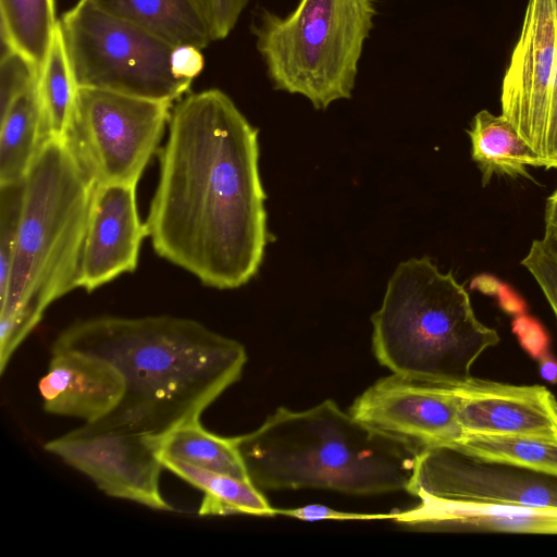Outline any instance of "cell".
<instances>
[{
  "label": "cell",
  "instance_id": "6da1fadb",
  "mask_svg": "<svg viewBox=\"0 0 557 557\" xmlns=\"http://www.w3.org/2000/svg\"><path fill=\"white\" fill-rule=\"evenodd\" d=\"M146 227L159 257L203 285L234 289L259 271L268 243L259 129L224 91L174 102Z\"/></svg>",
  "mask_w": 557,
  "mask_h": 557
},
{
  "label": "cell",
  "instance_id": "7a4b0ae2",
  "mask_svg": "<svg viewBox=\"0 0 557 557\" xmlns=\"http://www.w3.org/2000/svg\"><path fill=\"white\" fill-rule=\"evenodd\" d=\"M59 350L99 356L124 377L120 405L89 424L153 435L200 420L240 379L247 361L239 342L168 314L77 320L57 336L51 351Z\"/></svg>",
  "mask_w": 557,
  "mask_h": 557
},
{
  "label": "cell",
  "instance_id": "3957f363",
  "mask_svg": "<svg viewBox=\"0 0 557 557\" xmlns=\"http://www.w3.org/2000/svg\"><path fill=\"white\" fill-rule=\"evenodd\" d=\"M233 440L259 490L407 491L421 450L331 399L301 411L277 408L258 429Z\"/></svg>",
  "mask_w": 557,
  "mask_h": 557
},
{
  "label": "cell",
  "instance_id": "277c9868",
  "mask_svg": "<svg viewBox=\"0 0 557 557\" xmlns=\"http://www.w3.org/2000/svg\"><path fill=\"white\" fill-rule=\"evenodd\" d=\"M96 189L64 139L45 140L26 176L13 260L0 294V370L48 307L77 288Z\"/></svg>",
  "mask_w": 557,
  "mask_h": 557
},
{
  "label": "cell",
  "instance_id": "5b68a950",
  "mask_svg": "<svg viewBox=\"0 0 557 557\" xmlns=\"http://www.w3.org/2000/svg\"><path fill=\"white\" fill-rule=\"evenodd\" d=\"M371 320L377 361L395 374L431 382H466L475 360L500 339L476 318L451 272H440L429 257L399 263Z\"/></svg>",
  "mask_w": 557,
  "mask_h": 557
},
{
  "label": "cell",
  "instance_id": "8992f818",
  "mask_svg": "<svg viewBox=\"0 0 557 557\" xmlns=\"http://www.w3.org/2000/svg\"><path fill=\"white\" fill-rule=\"evenodd\" d=\"M375 15L373 0H299L285 17L262 9L251 29L274 88L323 110L351 97Z\"/></svg>",
  "mask_w": 557,
  "mask_h": 557
},
{
  "label": "cell",
  "instance_id": "52a82bcc",
  "mask_svg": "<svg viewBox=\"0 0 557 557\" xmlns=\"http://www.w3.org/2000/svg\"><path fill=\"white\" fill-rule=\"evenodd\" d=\"M76 87L174 103L193 81L171 71L172 45L89 0H78L59 20Z\"/></svg>",
  "mask_w": 557,
  "mask_h": 557
},
{
  "label": "cell",
  "instance_id": "ba28073f",
  "mask_svg": "<svg viewBox=\"0 0 557 557\" xmlns=\"http://www.w3.org/2000/svg\"><path fill=\"white\" fill-rule=\"evenodd\" d=\"M174 103L76 87L64 141L96 186H137Z\"/></svg>",
  "mask_w": 557,
  "mask_h": 557
},
{
  "label": "cell",
  "instance_id": "9c48e42d",
  "mask_svg": "<svg viewBox=\"0 0 557 557\" xmlns=\"http://www.w3.org/2000/svg\"><path fill=\"white\" fill-rule=\"evenodd\" d=\"M500 108L546 169H557V0H528Z\"/></svg>",
  "mask_w": 557,
  "mask_h": 557
},
{
  "label": "cell",
  "instance_id": "30bf717a",
  "mask_svg": "<svg viewBox=\"0 0 557 557\" xmlns=\"http://www.w3.org/2000/svg\"><path fill=\"white\" fill-rule=\"evenodd\" d=\"M407 492L419 500L557 508V475L457 446L421 449Z\"/></svg>",
  "mask_w": 557,
  "mask_h": 557
},
{
  "label": "cell",
  "instance_id": "8fae6325",
  "mask_svg": "<svg viewBox=\"0 0 557 557\" xmlns=\"http://www.w3.org/2000/svg\"><path fill=\"white\" fill-rule=\"evenodd\" d=\"M111 497L153 510L173 511L160 491L163 468L157 435L103 429L89 423L44 444Z\"/></svg>",
  "mask_w": 557,
  "mask_h": 557
},
{
  "label": "cell",
  "instance_id": "7c38bea8",
  "mask_svg": "<svg viewBox=\"0 0 557 557\" xmlns=\"http://www.w3.org/2000/svg\"><path fill=\"white\" fill-rule=\"evenodd\" d=\"M349 412L366 424L421 449L453 446L465 436L453 384L393 373L366 389Z\"/></svg>",
  "mask_w": 557,
  "mask_h": 557
},
{
  "label": "cell",
  "instance_id": "4fadbf2b",
  "mask_svg": "<svg viewBox=\"0 0 557 557\" xmlns=\"http://www.w3.org/2000/svg\"><path fill=\"white\" fill-rule=\"evenodd\" d=\"M148 236L139 219L136 186L108 183L96 186L79 264L77 288L88 293L132 273Z\"/></svg>",
  "mask_w": 557,
  "mask_h": 557
},
{
  "label": "cell",
  "instance_id": "5bb4252c",
  "mask_svg": "<svg viewBox=\"0 0 557 557\" xmlns=\"http://www.w3.org/2000/svg\"><path fill=\"white\" fill-rule=\"evenodd\" d=\"M465 435L557 438V399L543 385H512L470 377L453 384Z\"/></svg>",
  "mask_w": 557,
  "mask_h": 557
},
{
  "label": "cell",
  "instance_id": "9a60e30c",
  "mask_svg": "<svg viewBox=\"0 0 557 557\" xmlns=\"http://www.w3.org/2000/svg\"><path fill=\"white\" fill-rule=\"evenodd\" d=\"M38 389L46 412L91 423L120 405L125 381L112 363L99 356L59 350L51 351Z\"/></svg>",
  "mask_w": 557,
  "mask_h": 557
},
{
  "label": "cell",
  "instance_id": "2e32d148",
  "mask_svg": "<svg viewBox=\"0 0 557 557\" xmlns=\"http://www.w3.org/2000/svg\"><path fill=\"white\" fill-rule=\"evenodd\" d=\"M394 520L448 531L557 534V508L419 500Z\"/></svg>",
  "mask_w": 557,
  "mask_h": 557
},
{
  "label": "cell",
  "instance_id": "e0dca14e",
  "mask_svg": "<svg viewBox=\"0 0 557 557\" xmlns=\"http://www.w3.org/2000/svg\"><path fill=\"white\" fill-rule=\"evenodd\" d=\"M100 10L144 28L173 47L207 48L213 40L196 0H89Z\"/></svg>",
  "mask_w": 557,
  "mask_h": 557
},
{
  "label": "cell",
  "instance_id": "ac0fdd59",
  "mask_svg": "<svg viewBox=\"0 0 557 557\" xmlns=\"http://www.w3.org/2000/svg\"><path fill=\"white\" fill-rule=\"evenodd\" d=\"M468 134L471 158L481 172L482 186H486L494 175L532 178L527 166L546 169L544 159L502 114L479 111Z\"/></svg>",
  "mask_w": 557,
  "mask_h": 557
},
{
  "label": "cell",
  "instance_id": "d6986e66",
  "mask_svg": "<svg viewBox=\"0 0 557 557\" xmlns=\"http://www.w3.org/2000/svg\"><path fill=\"white\" fill-rule=\"evenodd\" d=\"M42 143L37 79L0 113V185L24 180Z\"/></svg>",
  "mask_w": 557,
  "mask_h": 557
},
{
  "label": "cell",
  "instance_id": "ffe728a7",
  "mask_svg": "<svg viewBox=\"0 0 557 557\" xmlns=\"http://www.w3.org/2000/svg\"><path fill=\"white\" fill-rule=\"evenodd\" d=\"M163 468L203 493L199 516L276 515L260 490L250 481L206 470L176 459L161 457Z\"/></svg>",
  "mask_w": 557,
  "mask_h": 557
},
{
  "label": "cell",
  "instance_id": "44dd1931",
  "mask_svg": "<svg viewBox=\"0 0 557 557\" xmlns=\"http://www.w3.org/2000/svg\"><path fill=\"white\" fill-rule=\"evenodd\" d=\"M159 458L176 459L206 470L249 480L233 437L206 430L200 420L182 423L157 435Z\"/></svg>",
  "mask_w": 557,
  "mask_h": 557
},
{
  "label": "cell",
  "instance_id": "7402d4cb",
  "mask_svg": "<svg viewBox=\"0 0 557 557\" xmlns=\"http://www.w3.org/2000/svg\"><path fill=\"white\" fill-rule=\"evenodd\" d=\"M58 21L54 0H0L1 48L21 53L40 74Z\"/></svg>",
  "mask_w": 557,
  "mask_h": 557
},
{
  "label": "cell",
  "instance_id": "603a6c76",
  "mask_svg": "<svg viewBox=\"0 0 557 557\" xmlns=\"http://www.w3.org/2000/svg\"><path fill=\"white\" fill-rule=\"evenodd\" d=\"M76 86L67 59L59 21L38 77V98L44 141L63 139Z\"/></svg>",
  "mask_w": 557,
  "mask_h": 557
},
{
  "label": "cell",
  "instance_id": "cb8c5ba5",
  "mask_svg": "<svg viewBox=\"0 0 557 557\" xmlns=\"http://www.w3.org/2000/svg\"><path fill=\"white\" fill-rule=\"evenodd\" d=\"M473 455L557 475V438L525 435L470 434L456 445Z\"/></svg>",
  "mask_w": 557,
  "mask_h": 557
},
{
  "label": "cell",
  "instance_id": "d4e9b609",
  "mask_svg": "<svg viewBox=\"0 0 557 557\" xmlns=\"http://www.w3.org/2000/svg\"><path fill=\"white\" fill-rule=\"evenodd\" d=\"M25 178L0 185V294L13 260L24 205Z\"/></svg>",
  "mask_w": 557,
  "mask_h": 557
},
{
  "label": "cell",
  "instance_id": "484cf974",
  "mask_svg": "<svg viewBox=\"0 0 557 557\" xmlns=\"http://www.w3.org/2000/svg\"><path fill=\"white\" fill-rule=\"evenodd\" d=\"M521 264L537 282L557 320V249L544 237L535 239Z\"/></svg>",
  "mask_w": 557,
  "mask_h": 557
},
{
  "label": "cell",
  "instance_id": "4316f807",
  "mask_svg": "<svg viewBox=\"0 0 557 557\" xmlns=\"http://www.w3.org/2000/svg\"><path fill=\"white\" fill-rule=\"evenodd\" d=\"M39 77L34 64L10 48H1L0 57V113L22 91Z\"/></svg>",
  "mask_w": 557,
  "mask_h": 557
},
{
  "label": "cell",
  "instance_id": "83f0119b",
  "mask_svg": "<svg viewBox=\"0 0 557 557\" xmlns=\"http://www.w3.org/2000/svg\"><path fill=\"white\" fill-rule=\"evenodd\" d=\"M250 0H196L213 41L225 39Z\"/></svg>",
  "mask_w": 557,
  "mask_h": 557
},
{
  "label": "cell",
  "instance_id": "f1b7e54d",
  "mask_svg": "<svg viewBox=\"0 0 557 557\" xmlns=\"http://www.w3.org/2000/svg\"><path fill=\"white\" fill-rule=\"evenodd\" d=\"M276 515L298 518L307 521L321 520H376L394 519L395 512L388 513H363L335 510L323 505H306L294 509H276Z\"/></svg>",
  "mask_w": 557,
  "mask_h": 557
},
{
  "label": "cell",
  "instance_id": "f546056e",
  "mask_svg": "<svg viewBox=\"0 0 557 557\" xmlns=\"http://www.w3.org/2000/svg\"><path fill=\"white\" fill-rule=\"evenodd\" d=\"M205 58L194 46L174 47L171 53V71L178 79L194 81L203 70Z\"/></svg>",
  "mask_w": 557,
  "mask_h": 557
},
{
  "label": "cell",
  "instance_id": "4dcf8cb0",
  "mask_svg": "<svg viewBox=\"0 0 557 557\" xmlns=\"http://www.w3.org/2000/svg\"><path fill=\"white\" fill-rule=\"evenodd\" d=\"M544 230L543 237L557 249V187L546 200Z\"/></svg>",
  "mask_w": 557,
  "mask_h": 557
},
{
  "label": "cell",
  "instance_id": "1f68e13d",
  "mask_svg": "<svg viewBox=\"0 0 557 557\" xmlns=\"http://www.w3.org/2000/svg\"><path fill=\"white\" fill-rule=\"evenodd\" d=\"M539 360L541 376L549 383H557V360L550 355H541Z\"/></svg>",
  "mask_w": 557,
  "mask_h": 557
}]
</instances>
